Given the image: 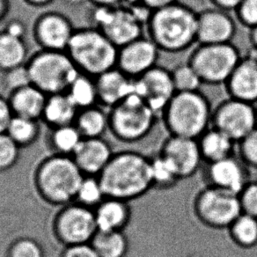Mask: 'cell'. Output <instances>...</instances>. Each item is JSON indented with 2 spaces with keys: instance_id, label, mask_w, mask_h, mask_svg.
Returning <instances> with one entry per match:
<instances>
[{
  "instance_id": "cell-1",
  "label": "cell",
  "mask_w": 257,
  "mask_h": 257,
  "mask_svg": "<svg viewBox=\"0 0 257 257\" xmlns=\"http://www.w3.org/2000/svg\"><path fill=\"white\" fill-rule=\"evenodd\" d=\"M106 197L130 202L154 189L151 159L135 151L114 154L99 175Z\"/></svg>"
},
{
  "instance_id": "cell-2",
  "label": "cell",
  "mask_w": 257,
  "mask_h": 257,
  "mask_svg": "<svg viewBox=\"0 0 257 257\" xmlns=\"http://www.w3.org/2000/svg\"><path fill=\"white\" fill-rule=\"evenodd\" d=\"M197 12L179 1L152 12L146 33L161 52L182 53L197 43Z\"/></svg>"
},
{
  "instance_id": "cell-3",
  "label": "cell",
  "mask_w": 257,
  "mask_h": 257,
  "mask_svg": "<svg viewBox=\"0 0 257 257\" xmlns=\"http://www.w3.org/2000/svg\"><path fill=\"white\" fill-rule=\"evenodd\" d=\"M212 109L210 100L200 90L176 92L161 117L169 135L197 140L211 128Z\"/></svg>"
},
{
  "instance_id": "cell-4",
  "label": "cell",
  "mask_w": 257,
  "mask_h": 257,
  "mask_svg": "<svg viewBox=\"0 0 257 257\" xmlns=\"http://www.w3.org/2000/svg\"><path fill=\"white\" fill-rule=\"evenodd\" d=\"M118 50L99 29L76 28L66 52L79 72L96 78L115 68Z\"/></svg>"
},
{
  "instance_id": "cell-5",
  "label": "cell",
  "mask_w": 257,
  "mask_h": 257,
  "mask_svg": "<svg viewBox=\"0 0 257 257\" xmlns=\"http://www.w3.org/2000/svg\"><path fill=\"white\" fill-rule=\"evenodd\" d=\"M26 68L30 83L47 95L66 93L79 73L67 52L60 50L40 49L29 57Z\"/></svg>"
},
{
  "instance_id": "cell-6",
  "label": "cell",
  "mask_w": 257,
  "mask_h": 257,
  "mask_svg": "<svg viewBox=\"0 0 257 257\" xmlns=\"http://www.w3.org/2000/svg\"><path fill=\"white\" fill-rule=\"evenodd\" d=\"M108 131L124 143H136L150 134L158 115L140 96L133 93L126 99L107 109Z\"/></svg>"
},
{
  "instance_id": "cell-7",
  "label": "cell",
  "mask_w": 257,
  "mask_h": 257,
  "mask_svg": "<svg viewBox=\"0 0 257 257\" xmlns=\"http://www.w3.org/2000/svg\"><path fill=\"white\" fill-rule=\"evenodd\" d=\"M83 179V172L73 158L61 154L43 162L36 181L47 200L62 204L76 198Z\"/></svg>"
},
{
  "instance_id": "cell-8",
  "label": "cell",
  "mask_w": 257,
  "mask_h": 257,
  "mask_svg": "<svg viewBox=\"0 0 257 257\" xmlns=\"http://www.w3.org/2000/svg\"><path fill=\"white\" fill-rule=\"evenodd\" d=\"M242 56L232 43L198 44L188 58L204 85H225Z\"/></svg>"
},
{
  "instance_id": "cell-9",
  "label": "cell",
  "mask_w": 257,
  "mask_h": 257,
  "mask_svg": "<svg viewBox=\"0 0 257 257\" xmlns=\"http://www.w3.org/2000/svg\"><path fill=\"white\" fill-rule=\"evenodd\" d=\"M87 19L91 27L99 29L118 48L138 39L146 32L143 22L124 5L114 8L92 6Z\"/></svg>"
},
{
  "instance_id": "cell-10",
  "label": "cell",
  "mask_w": 257,
  "mask_h": 257,
  "mask_svg": "<svg viewBox=\"0 0 257 257\" xmlns=\"http://www.w3.org/2000/svg\"><path fill=\"white\" fill-rule=\"evenodd\" d=\"M196 218L207 227L227 229L241 214L238 195L208 185L193 202Z\"/></svg>"
},
{
  "instance_id": "cell-11",
  "label": "cell",
  "mask_w": 257,
  "mask_h": 257,
  "mask_svg": "<svg viewBox=\"0 0 257 257\" xmlns=\"http://www.w3.org/2000/svg\"><path fill=\"white\" fill-rule=\"evenodd\" d=\"M211 127L238 144L257 127L255 105L228 97L213 107Z\"/></svg>"
},
{
  "instance_id": "cell-12",
  "label": "cell",
  "mask_w": 257,
  "mask_h": 257,
  "mask_svg": "<svg viewBox=\"0 0 257 257\" xmlns=\"http://www.w3.org/2000/svg\"><path fill=\"white\" fill-rule=\"evenodd\" d=\"M56 231L68 246L91 242L98 232L94 211L83 204L65 208L57 217Z\"/></svg>"
},
{
  "instance_id": "cell-13",
  "label": "cell",
  "mask_w": 257,
  "mask_h": 257,
  "mask_svg": "<svg viewBox=\"0 0 257 257\" xmlns=\"http://www.w3.org/2000/svg\"><path fill=\"white\" fill-rule=\"evenodd\" d=\"M75 29L67 15L60 12H45L34 22L33 39L42 50L65 51Z\"/></svg>"
},
{
  "instance_id": "cell-14",
  "label": "cell",
  "mask_w": 257,
  "mask_h": 257,
  "mask_svg": "<svg viewBox=\"0 0 257 257\" xmlns=\"http://www.w3.org/2000/svg\"><path fill=\"white\" fill-rule=\"evenodd\" d=\"M134 93L161 116L165 107L176 93L171 70L161 65L154 66L134 79Z\"/></svg>"
},
{
  "instance_id": "cell-15",
  "label": "cell",
  "mask_w": 257,
  "mask_h": 257,
  "mask_svg": "<svg viewBox=\"0 0 257 257\" xmlns=\"http://www.w3.org/2000/svg\"><path fill=\"white\" fill-rule=\"evenodd\" d=\"M161 53L156 44L144 35L119 48L116 67L128 77L136 79L158 65Z\"/></svg>"
},
{
  "instance_id": "cell-16",
  "label": "cell",
  "mask_w": 257,
  "mask_h": 257,
  "mask_svg": "<svg viewBox=\"0 0 257 257\" xmlns=\"http://www.w3.org/2000/svg\"><path fill=\"white\" fill-rule=\"evenodd\" d=\"M160 154L174 166L181 180L196 175L204 162L197 140L189 138L169 135Z\"/></svg>"
},
{
  "instance_id": "cell-17",
  "label": "cell",
  "mask_w": 257,
  "mask_h": 257,
  "mask_svg": "<svg viewBox=\"0 0 257 257\" xmlns=\"http://www.w3.org/2000/svg\"><path fill=\"white\" fill-rule=\"evenodd\" d=\"M236 32L237 22L229 12L211 7L197 13L198 44L232 43Z\"/></svg>"
},
{
  "instance_id": "cell-18",
  "label": "cell",
  "mask_w": 257,
  "mask_h": 257,
  "mask_svg": "<svg viewBox=\"0 0 257 257\" xmlns=\"http://www.w3.org/2000/svg\"><path fill=\"white\" fill-rule=\"evenodd\" d=\"M209 186L239 195L249 182L247 167L239 158H226L207 164Z\"/></svg>"
},
{
  "instance_id": "cell-19",
  "label": "cell",
  "mask_w": 257,
  "mask_h": 257,
  "mask_svg": "<svg viewBox=\"0 0 257 257\" xmlns=\"http://www.w3.org/2000/svg\"><path fill=\"white\" fill-rule=\"evenodd\" d=\"M228 97L257 104V58L246 54L241 57L224 85Z\"/></svg>"
},
{
  "instance_id": "cell-20",
  "label": "cell",
  "mask_w": 257,
  "mask_h": 257,
  "mask_svg": "<svg viewBox=\"0 0 257 257\" xmlns=\"http://www.w3.org/2000/svg\"><path fill=\"white\" fill-rule=\"evenodd\" d=\"M98 104L109 109L134 93V79L117 67L95 78Z\"/></svg>"
},
{
  "instance_id": "cell-21",
  "label": "cell",
  "mask_w": 257,
  "mask_h": 257,
  "mask_svg": "<svg viewBox=\"0 0 257 257\" xmlns=\"http://www.w3.org/2000/svg\"><path fill=\"white\" fill-rule=\"evenodd\" d=\"M113 155L109 144L102 138H96L83 139L72 158L83 173L99 175Z\"/></svg>"
},
{
  "instance_id": "cell-22",
  "label": "cell",
  "mask_w": 257,
  "mask_h": 257,
  "mask_svg": "<svg viewBox=\"0 0 257 257\" xmlns=\"http://www.w3.org/2000/svg\"><path fill=\"white\" fill-rule=\"evenodd\" d=\"M8 102L14 115L41 121L48 95L29 84L8 93Z\"/></svg>"
},
{
  "instance_id": "cell-23",
  "label": "cell",
  "mask_w": 257,
  "mask_h": 257,
  "mask_svg": "<svg viewBox=\"0 0 257 257\" xmlns=\"http://www.w3.org/2000/svg\"><path fill=\"white\" fill-rule=\"evenodd\" d=\"M98 231H123L132 218L128 202L106 197L94 211Z\"/></svg>"
},
{
  "instance_id": "cell-24",
  "label": "cell",
  "mask_w": 257,
  "mask_h": 257,
  "mask_svg": "<svg viewBox=\"0 0 257 257\" xmlns=\"http://www.w3.org/2000/svg\"><path fill=\"white\" fill-rule=\"evenodd\" d=\"M79 109L66 93L48 95L41 121L50 128L74 123Z\"/></svg>"
},
{
  "instance_id": "cell-25",
  "label": "cell",
  "mask_w": 257,
  "mask_h": 257,
  "mask_svg": "<svg viewBox=\"0 0 257 257\" xmlns=\"http://www.w3.org/2000/svg\"><path fill=\"white\" fill-rule=\"evenodd\" d=\"M201 154L207 164L231 157L234 152V145L231 139L211 127L197 139Z\"/></svg>"
},
{
  "instance_id": "cell-26",
  "label": "cell",
  "mask_w": 257,
  "mask_h": 257,
  "mask_svg": "<svg viewBox=\"0 0 257 257\" xmlns=\"http://www.w3.org/2000/svg\"><path fill=\"white\" fill-rule=\"evenodd\" d=\"M29 46L21 39L0 30V72H9L24 66L29 59Z\"/></svg>"
},
{
  "instance_id": "cell-27",
  "label": "cell",
  "mask_w": 257,
  "mask_h": 257,
  "mask_svg": "<svg viewBox=\"0 0 257 257\" xmlns=\"http://www.w3.org/2000/svg\"><path fill=\"white\" fill-rule=\"evenodd\" d=\"M99 104L79 109L73 124L84 139L102 138L108 131V112Z\"/></svg>"
},
{
  "instance_id": "cell-28",
  "label": "cell",
  "mask_w": 257,
  "mask_h": 257,
  "mask_svg": "<svg viewBox=\"0 0 257 257\" xmlns=\"http://www.w3.org/2000/svg\"><path fill=\"white\" fill-rule=\"evenodd\" d=\"M90 243L100 257H125L128 253V239L123 231H98Z\"/></svg>"
},
{
  "instance_id": "cell-29",
  "label": "cell",
  "mask_w": 257,
  "mask_h": 257,
  "mask_svg": "<svg viewBox=\"0 0 257 257\" xmlns=\"http://www.w3.org/2000/svg\"><path fill=\"white\" fill-rule=\"evenodd\" d=\"M78 109L92 107L98 104L95 78L79 72L66 91Z\"/></svg>"
},
{
  "instance_id": "cell-30",
  "label": "cell",
  "mask_w": 257,
  "mask_h": 257,
  "mask_svg": "<svg viewBox=\"0 0 257 257\" xmlns=\"http://www.w3.org/2000/svg\"><path fill=\"white\" fill-rule=\"evenodd\" d=\"M228 233L232 242L241 248L257 246V218L241 213L229 226Z\"/></svg>"
},
{
  "instance_id": "cell-31",
  "label": "cell",
  "mask_w": 257,
  "mask_h": 257,
  "mask_svg": "<svg viewBox=\"0 0 257 257\" xmlns=\"http://www.w3.org/2000/svg\"><path fill=\"white\" fill-rule=\"evenodd\" d=\"M39 121V120L14 115L8 125L7 133L19 147H27L38 139Z\"/></svg>"
},
{
  "instance_id": "cell-32",
  "label": "cell",
  "mask_w": 257,
  "mask_h": 257,
  "mask_svg": "<svg viewBox=\"0 0 257 257\" xmlns=\"http://www.w3.org/2000/svg\"><path fill=\"white\" fill-rule=\"evenodd\" d=\"M83 138L74 124L50 128V140L52 147L60 154L68 155L75 153Z\"/></svg>"
},
{
  "instance_id": "cell-33",
  "label": "cell",
  "mask_w": 257,
  "mask_h": 257,
  "mask_svg": "<svg viewBox=\"0 0 257 257\" xmlns=\"http://www.w3.org/2000/svg\"><path fill=\"white\" fill-rule=\"evenodd\" d=\"M151 175L154 189H170L181 180L174 166L161 154L151 159Z\"/></svg>"
},
{
  "instance_id": "cell-34",
  "label": "cell",
  "mask_w": 257,
  "mask_h": 257,
  "mask_svg": "<svg viewBox=\"0 0 257 257\" xmlns=\"http://www.w3.org/2000/svg\"><path fill=\"white\" fill-rule=\"evenodd\" d=\"M171 74L176 92L198 91L203 85L199 76L188 62L176 65L171 70Z\"/></svg>"
},
{
  "instance_id": "cell-35",
  "label": "cell",
  "mask_w": 257,
  "mask_h": 257,
  "mask_svg": "<svg viewBox=\"0 0 257 257\" xmlns=\"http://www.w3.org/2000/svg\"><path fill=\"white\" fill-rule=\"evenodd\" d=\"M76 198L85 206L97 207L106 198L99 178H94L92 175H89L87 178L84 177Z\"/></svg>"
},
{
  "instance_id": "cell-36",
  "label": "cell",
  "mask_w": 257,
  "mask_h": 257,
  "mask_svg": "<svg viewBox=\"0 0 257 257\" xmlns=\"http://www.w3.org/2000/svg\"><path fill=\"white\" fill-rule=\"evenodd\" d=\"M239 157L247 168L257 171V127L238 143Z\"/></svg>"
},
{
  "instance_id": "cell-37",
  "label": "cell",
  "mask_w": 257,
  "mask_h": 257,
  "mask_svg": "<svg viewBox=\"0 0 257 257\" xmlns=\"http://www.w3.org/2000/svg\"><path fill=\"white\" fill-rule=\"evenodd\" d=\"M233 13L239 25L247 30L257 28V0H242Z\"/></svg>"
},
{
  "instance_id": "cell-38",
  "label": "cell",
  "mask_w": 257,
  "mask_h": 257,
  "mask_svg": "<svg viewBox=\"0 0 257 257\" xmlns=\"http://www.w3.org/2000/svg\"><path fill=\"white\" fill-rule=\"evenodd\" d=\"M20 147L8 133H0V170L12 168L18 160Z\"/></svg>"
},
{
  "instance_id": "cell-39",
  "label": "cell",
  "mask_w": 257,
  "mask_h": 257,
  "mask_svg": "<svg viewBox=\"0 0 257 257\" xmlns=\"http://www.w3.org/2000/svg\"><path fill=\"white\" fill-rule=\"evenodd\" d=\"M241 213L257 218V181H249L238 195Z\"/></svg>"
},
{
  "instance_id": "cell-40",
  "label": "cell",
  "mask_w": 257,
  "mask_h": 257,
  "mask_svg": "<svg viewBox=\"0 0 257 257\" xmlns=\"http://www.w3.org/2000/svg\"><path fill=\"white\" fill-rule=\"evenodd\" d=\"M3 85L5 89L9 93L13 90L17 89L22 86H27L30 83L29 73L26 68V64L24 66L14 69L9 72L3 73Z\"/></svg>"
},
{
  "instance_id": "cell-41",
  "label": "cell",
  "mask_w": 257,
  "mask_h": 257,
  "mask_svg": "<svg viewBox=\"0 0 257 257\" xmlns=\"http://www.w3.org/2000/svg\"><path fill=\"white\" fill-rule=\"evenodd\" d=\"M9 257H43V250L33 239H22L12 246Z\"/></svg>"
},
{
  "instance_id": "cell-42",
  "label": "cell",
  "mask_w": 257,
  "mask_h": 257,
  "mask_svg": "<svg viewBox=\"0 0 257 257\" xmlns=\"http://www.w3.org/2000/svg\"><path fill=\"white\" fill-rule=\"evenodd\" d=\"M63 257H100L91 243L68 246Z\"/></svg>"
},
{
  "instance_id": "cell-43",
  "label": "cell",
  "mask_w": 257,
  "mask_h": 257,
  "mask_svg": "<svg viewBox=\"0 0 257 257\" xmlns=\"http://www.w3.org/2000/svg\"><path fill=\"white\" fill-rule=\"evenodd\" d=\"M13 116L14 114L8 102V97L0 93V133H7Z\"/></svg>"
},
{
  "instance_id": "cell-44",
  "label": "cell",
  "mask_w": 257,
  "mask_h": 257,
  "mask_svg": "<svg viewBox=\"0 0 257 257\" xmlns=\"http://www.w3.org/2000/svg\"><path fill=\"white\" fill-rule=\"evenodd\" d=\"M3 30L9 35L21 39H26L28 34V28L25 22L19 19H12L8 21Z\"/></svg>"
},
{
  "instance_id": "cell-45",
  "label": "cell",
  "mask_w": 257,
  "mask_h": 257,
  "mask_svg": "<svg viewBox=\"0 0 257 257\" xmlns=\"http://www.w3.org/2000/svg\"><path fill=\"white\" fill-rule=\"evenodd\" d=\"M241 1L242 0H207V3L213 8L231 13L235 10Z\"/></svg>"
},
{
  "instance_id": "cell-46",
  "label": "cell",
  "mask_w": 257,
  "mask_h": 257,
  "mask_svg": "<svg viewBox=\"0 0 257 257\" xmlns=\"http://www.w3.org/2000/svg\"><path fill=\"white\" fill-rule=\"evenodd\" d=\"M144 5L152 11L157 10L160 8H166L170 5L179 2V0H142Z\"/></svg>"
},
{
  "instance_id": "cell-47",
  "label": "cell",
  "mask_w": 257,
  "mask_h": 257,
  "mask_svg": "<svg viewBox=\"0 0 257 257\" xmlns=\"http://www.w3.org/2000/svg\"><path fill=\"white\" fill-rule=\"evenodd\" d=\"M89 4L93 7L114 8L123 4V0H88Z\"/></svg>"
},
{
  "instance_id": "cell-48",
  "label": "cell",
  "mask_w": 257,
  "mask_h": 257,
  "mask_svg": "<svg viewBox=\"0 0 257 257\" xmlns=\"http://www.w3.org/2000/svg\"><path fill=\"white\" fill-rule=\"evenodd\" d=\"M248 43L250 45L248 54L257 58V28L248 30Z\"/></svg>"
},
{
  "instance_id": "cell-49",
  "label": "cell",
  "mask_w": 257,
  "mask_h": 257,
  "mask_svg": "<svg viewBox=\"0 0 257 257\" xmlns=\"http://www.w3.org/2000/svg\"><path fill=\"white\" fill-rule=\"evenodd\" d=\"M11 10L10 0H0V23L4 22Z\"/></svg>"
},
{
  "instance_id": "cell-50",
  "label": "cell",
  "mask_w": 257,
  "mask_h": 257,
  "mask_svg": "<svg viewBox=\"0 0 257 257\" xmlns=\"http://www.w3.org/2000/svg\"><path fill=\"white\" fill-rule=\"evenodd\" d=\"M26 5L34 8H44L55 2V0H22Z\"/></svg>"
},
{
  "instance_id": "cell-51",
  "label": "cell",
  "mask_w": 257,
  "mask_h": 257,
  "mask_svg": "<svg viewBox=\"0 0 257 257\" xmlns=\"http://www.w3.org/2000/svg\"><path fill=\"white\" fill-rule=\"evenodd\" d=\"M63 1L65 4L73 6V7H79V6H83L86 3H89L88 0H63Z\"/></svg>"
},
{
  "instance_id": "cell-52",
  "label": "cell",
  "mask_w": 257,
  "mask_h": 257,
  "mask_svg": "<svg viewBox=\"0 0 257 257\" xmlns=\"http://www.w3.org/2000/svg\"><path fill=\"white\" fill-rule=\"evenodd\" d=\"M255 115H256V124H257V104L255 105Z\"/></svg>"
},
{
  "instance_id": "cell-53",
  "label": "cell",
  "mask_w": 257,
  "mask_h": 257,
  "mask_svg": "<svg viewBox=\"0 0 257 257\" xmlns=\"http://www.w3.org/2000/svg\"><path fill=\"white\" fill-rule=\"evenodd\" d=\"M200 1H204V2H207V0H200Z\"/></svg>"
}]
</instances>
